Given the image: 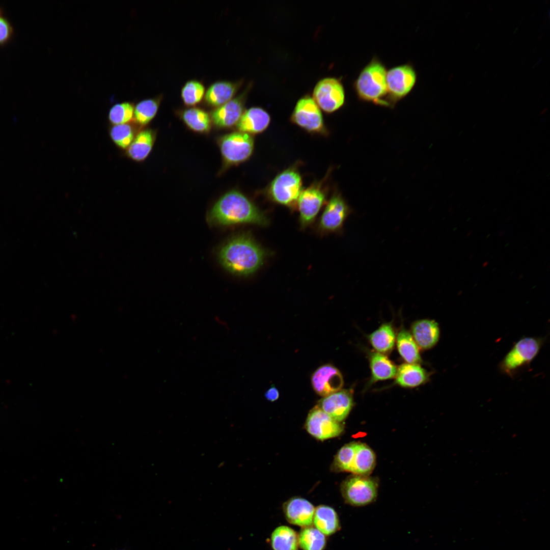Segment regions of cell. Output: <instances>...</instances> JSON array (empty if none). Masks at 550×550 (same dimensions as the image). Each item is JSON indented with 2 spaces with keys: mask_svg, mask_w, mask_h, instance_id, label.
<instances>
[{
  "mask_svg": "<svg viewBox=\"0 0 550 550\" xmlns=\"http://www.w3.org/2000/svg\"><path fill=\"white\" fill-rule=\"evenodd\" d=\"M161 96L147 98L134 105L133 121L139 126L148 125L156 115Z\"/></svg>",
  "mask_w": 550,
  "mask_h": 550,
  "instance_id": "f546056e",
  "label": "cell"
},
{
  "mask_svg": "<svg viewBox=\"0 0 550 550\" xmlns=\"http://www.w3.org/2000/svg\"><path fill=\"white\" fill-rule=\"evenodd\" d=\"M307 431L316 438L323 441L339 435L344 426L322 410L317 405L309 412L306 422Z\"/></svg>",
  "mask_w": 550,
  "mask_h": 550,
  "instance_id": "4fadbf2b",
  "label": "cell"
},
{
  "mask_svg": "<svg viewBox=\"0 0 550 550\" xmlns=\"http://www.w3.org/2000/svg\"><path fill=\"white\" fill-rule=\"evenodd\" d=\"M371 378L369 384L395 377L397 368L385 354L375 351L369 354Z\"/></svg>",
  "mask_w": 550,
  "mask_h": 550,
  "instance_id": "603a6c76",
  "label": "cell"
},
{
  "mask_svg": "<svg viewBox=\"0 0 550 550\" xmlns=\"http://www.w3.org/2000/svg\"><path fill=\"white\" fill-rule=\"evenodd\" d=\"M544 342L541 337H524L516 342L500 362V371L513 377L522 369L529 367L537 355Z\"/></svg>",
  "mask_w": 550,
  "mask_h": 550,
  "instance_id": "5b68a950",
  "label": "cell"
},
{
  "mask_svg": "<svg viewBox=\"0 0 550 550\" xmlns=\"http://www.w3.org/2000/svg\"><path fill=\"white\" fill-rule=\"evenodd\" d=\"M396 342L399 354L406 363L419 364L422 362L419 347L409 331L404 328L401 329L396 338Z\"/></svg>",
  "mask_w": 550,
  "mask_h": 550,
  "instance_id": "4316f807",
  "label": "cell"
},
{
  "mask_svg": "<svg viewBox=\"0 0 550 550\" xmlns=\"http://www.w3.org/2000/svg\"><path fill=\"white\" fill-rule=\"evenodd\" d=\"M137 133L136 127L131 122L114 125L109 129L111 140L118 147L123 150L127 149Z\"/></svg>",
  "mask_w": 550,
  "mask_h": 550,
  "instance_id": "1f68e13d",
  "label": "cell"
},
{
  "mask_svg": "<svg viewBox=\"0 0 550 550\" xmlns=\"http://www.w3.org/2000/svg\"><path fill=\"white\" fill-rule=\"evenodd\" d=\"M301 175L296 167H290L279 173L266 188L273 202L294 209L303 190Z\"/></svg>",
  "mask_w": 550,
  "mask_h": 550,
  "instance_id": "277c9868",
  "label": "cell"
},
{
  "mask_svg": "<svg viewBox=\"0 0 550 550\" xmlns=\"http://www.w3.org/2000/svg\"><path fill=\"white\" fill-rule=\"evenodd\" d=\"M290 121L309 133L327 134L321 109L310 95H304L297 101Z\"/></svg>",
  "mask_w": 550,
  "mask_h": 550,
  "instance_id": "9c48e42d",
  "label": "cell"
},
{
  "mask_svg": "<svg viewBox=\"0 0 550 550\" xmlns=\"http://www.w3.org/2000/svg\"><path fill=\"white\" fill-rule=\"evenodd\" d=\"M311 384L314 391L324 397L341 390L344 380L339 370L328 364L319 367L314 372Z\"/></svg>",
  "mask_w": 550,
  "mask_h": 550,
  "instance_id": "9a60e30c",
  "label": "cell"
},
{
  "mask_svg": "<svg viewBox=\"0 0 550 550\" xmlns=\"http://www.w3.org/2000/svg\"><path fill=\"white\" fill-rule=\"evenodd\" d=\"M249 85L241 94L221 106L216 107L210 114L212 122L219 128H227L236 125L244 111Z\"/></svg>",
  "mask_w": 550,
  "mask_h": 550,
  "instance_id": "5bb4252c",
  "label": "cell"
},
{
  "mask_svg": "<svg viewBox=\"0 0 550 550\" xmlns=\"http://www.w3.org/2000/svg\"><path fill=\"white\" fill-rule=\"evenodd\" d=\"M283 510L289 523L302 528L312 526L315 508L307 500L293 497L284 503Z\"/></svg>",
  "mask_w": 550,
  "mask_h": 550,
  "instance_id": "e0dca14e",
  "label": "cell"
},
{
  "mask_svg": "<svg viewBox=\"0 0 550 550\" xmlns=\"http://www.w3.org/2000/svg\"><path fill=\"white\" fill-rule=\"evenodd\" d=\"M312 98L320 109L326 113L335 112L345 102V91L342 81L334 77L321 79L314 88Z\"/></svg>",
  "mask_w": 550,
  "mask_h": 550,
  "instance_id": "8fae6325",
  "label": "cell"
},
{
  "mask_svg": "<svg viewBox=\"0 0 550 550\" xmlns=\"http://www.w3.org/2000/svg\"><path fill=\"white\" fill-rule=\"evenodd\" d=\"M376 457L373 451L366 444L356 442L355 451L350 472L368 476L373 470Z\"/></svg>",
  "mask_w": 550,
  "mask_h": 550,
  "instance_id": "d4e9b609",
  "label": "cell"
},
{
  "mask_svg": "<svg viewBox=\"0 0 550 550\" xmlns=\"http://www.w3.org/2000/svg\"><path fill=\"white\" fill-rule=\"evenodd\" d=\"M156 133L149 128L139 131L132 142L126 150L127 156L136 162L144 161L153 147Z\"/></svg>",
  "mask_w": 550,
  "mask_h": 550,
  "instance_id": "ffe728a7",
  "label": "cell"
},
{
  "mask_svg": "<svg viewBox=\"0 0 550 550\" xmlns=\"http://www.w3.org/2000/svg\"><path fill=\"white\" fill-rule=\"evenodd\" d=\"M546 111H547V108H545V109H544L542 110V111H541V113H540V115H543V114H544V113H545V112H546Z\"/></svg>",
  "mask_w": 550,
  "mask_h": 550,
  "instance_id": "74e56055",
  "label": "cell"
},
{
  "mask_svg": "<svg viewBox=\"0 0 550 550\" xmlns=\"http://www.w3.org/2000/svg\"><path fill=\"white\" fill-rule=\"evenodd\" d=\"M241 84V81H218L212 84L205 93L206 103L211 106H221L232 99Z\"/></svg>",
  "mask_w": 550,
  "mask_h": 550,
  "instance_id": "7402d4cb",
  "label": "cell"
},
{
  "mask_svg": "<svg viewBox=\"0 0 550 550\" xmlns=\"http://www.w3.org/2000/svg\"><path fill=\"white\" fill-rule=\"evenodd\" d=\"M265 398L270 401L277 400L279 397L278 389L274 386L270 387L265 393Z\"/></svg>",
  "mask_w": 550,
  "mask_h": 550,
  "instance_id": "8d00e7d4",
  "label": "cell"
},
{
  "mask_svg": "<svg viewBox=\"0 0 550 550\" xmlns=\"http://www.w3.org/2000/svg\"><path fill=\"white\" fill-rule=\"evenodd\" d=\"M326 177L319 181L312 183L303 189L297 201L296 208L299 212L300 227L305 228L312 224L318 213L326 201L327 187L325 185Z\"/></svg>",
  "mask_w": 550,
  "mask_h": 550,
  "instance_id": "ba28073f",
  "label": "cell"
},
{
  "mask_svg": "<svg viewBox=\"0 0 550 550\" xmlns=\"http://www.w3.org/2000/svg\"><path fill=\"white\" fill-rule=\"evenodd\" d=\"M223 159L227 166H236L248 160L254 149L253 135L236 131L223 135L217 140Z\"/></svg>",
  "mask_w": 550,
  "mask_h": 550,
  "instance_id": "8992f818",
  "label": "cell"
},
{
  "mask_svg": "<svg viewBox=\"0 0 550 550\" xmlns=\"http://www.w3.org/2000/svg\"><path fill=\"white\" fill-rule=\"evenodd\" d=\"M429 379L427 371L418 364L404 363L397 368L394 384L403 388H415Z\"/></svg>",
  "mask_w": 550,
  "mask_h": 550,
  "instance_id": "44dd1931",
  "label": "cell"
},
{
  "mask_svg": "<svg viewBox=\"0 0 550 550\" xmlns=\"http://www.w3.org/2000/svg\"><path fill=\"white\" fill-rule=\"evenodd\" d=\"M313 522L315 527L326 536L336 533L341 528L340 519L335 510L324 505H320L315 508Z\"/></svg>",
  "mask_w": 550,
  "mask_h": 550,
  "instance_id": "cb8c5ba5",
  "label": "cell"
},
{
  "mask_svg": "<svg viewBox=\"0 0 550 550\" xmlns=\"http://www.w3.org/2000/svg\"><path fill=\"white\" fill-rule=\"evenodd\" d=\"M396 334L391 323H385L370 334L368 340L376 352L384 354L391 352L396 342Z\"/></svg>",
  "mask_w": 550,
  "mask_h": 550,
  "instance_id": "484cf974",
  "label": "cell"
},
{
  "mask_svg": "<svg viewBox=\"0 0 550 550\" xmlns=\"http://www.w3.org/2000/svg\"><path fill=\"white\" fill-rule=\"evenodd\" d=\"M206 221L211 227L269 224L266 214L241 191L232 189L221 196L209 210Z\"/></svg>",
  "mask_w": 550,
  "mask_h": 550,
  "instance_id": "7a4b0ae2",
  "label": "cell"
},
{
  "mask_svg": "<svg viewBox=\"0 0 550 550\" xmlns=\"http://www.w3.org/2000/svg\"><path fill=\"white\" fill-rule=\"evenodd\" d=\"M134 103L123 101L114 104L108 113V120L113 125L130 123L133 121Z\"/></svg>",
  "mask_w": 550,
  "mask_h": 550,
  "instance_id": "d6a6232c",
  "label": "cell"
},
{
  "mask_svg": "<svg viewBox=\"0 0 550 550\" xmlns=\"http://www.w3.org/2000/svg\"><path fill=\"white\" fill-rule=\"evenodd\" d=\"M387 71L382 61L377 57H374L362 69L353 84L359 100L388 106L386 102Z\"/></svg>",
  "mask_w": 550,
  "mask_h": 550,
  "instance_id": "3957f363",
  "label": "cell"
},
{
  "mask_svg": "<svg viewBox=\"0 0 550 550\" xmlns=\"http://www.w3.org/2000/svg\"><path fill=\"white\" fill-rule=\"evenodd\" d=\"M356 442H351L343 446L338 452L332 464L336 472H349L354 456Z\"/></svg>",
  "mask_w": 550,
  "mask_h": 550,
  "instance_id": "836d02e7",
  "label": "cell"
},
{
  "mask_svg": "<svg viewBox=\"0 0 550 550\" xmlns=\"http://www.w3.org/2000/svg\"><path fill=\"white\" fill-rule=\"evenodd\" d=\"M180 117L186 125L191 130L200 133H207L211 128L212 121L206 111L197 107H191L183 111Z\"/></svg>",
  "mask_w": 550,
  "mask_h": 550,
  "instance_id": "83f0119b",
  "label": "cell"
},
{
  "mask_svg": "<svg viewBox=\"0 0 550 550\" xmlns=\"http://www.w3.org/2000/svg\"><path fill=\"white\" fill-rule=\"evenodd\" d=\"M345 502L355 507L364 506L375 501L377 496V483L368 476L353 474L347 477L341 486Z\"/></svg>",
  "mask_w": 550,
  "mask_h": 550,
  "instance_id": "30bf717a",
  "label": "cell"
},
{
  "mask_svg": "<svg viewBox=\"0 0 550 550\" xmlns=\"http://www.w3.org/2000/svg\"><path fill=\"white\" fill-rule=\"evenodd\" d=\"M12 28L9 21L0 15V45L6 42L11 37Z\"/></svg>",
  "mask_w": 550,
  "mask_h": 550,
  "instance_id": "d590c367",
  "label": "cell"
},
{
  "mask_svg": "<svg viewBox=\"0 0 550 550\" xmlns=\"http://www.w3.org/2000/svg\"><path fill=\"white\" fill-rule=\"evenodd\" d=\"M411 332L418 347L424 350L431 349L435 346L440 337L438 324L432 319L416 321L412 324Z\"/></svg>",
  "mask_w": 550,
  "mask_h": 550,
  "instance_id": "d6986e66",
  "label": "cell"
},
{
  "mask_svg": "<svg viewBox=\"0 0 550 550\" xmlns=\"http://www.w3.org/2000/svg\"><path fill=\"white\" fill-rule=\"evenodd\" d=\"M205 94L203 85L196 80L187 81L181 90V97L184 103L187 106H194L199 103Z\"/></svg>",
  "mask_w": 550,
  "mask_h": 550,
  "instance_id": "e575fe53",
  "label": "cell"
},
{
  "mask_svg": "<svg viewBox=\"0 0 550 550\" xmlns=\"http://www.w3.org/2000/svg\"><path fill=\"white\" fill-rule=\"evenodd\" d=\"M267 256L268 252L251 234L244 232L229 238L217 252L221 266L232 274L242 277L256 272Z\"/></svg>",
  "mask_w": 550,
  "mask_h": 550,
  "instance_id": "6da1fadb",
  "label": "cell"
},
{
  "mask_svg": "<svg viewBox=\"0 0 550 550\" xmlns=\"http://www.w3.org/2000/svg\"><path fill=\"white\" fill-rule=\"evenodd\" d=\"M273 550H298V537L291 528L281 526L276 528L270 537Z\"/></svg>",
  "mask_w": 550,
  "mask_h": 550,
  "instance_id": "f1b7e54d",
  "label": "cell"
},
{
  "mask_svg": "<svg viewBox=\"0 0 550 550\" xmlns=\"http://www.w3.org/2000/svg\"><path fill=\"white\" fill-rule=\"evenodd\" d=\"M417 79L416 71L410 63L398 65L387 70L386 102L388 106L395 105L409 94Z\"/></svg>",
  "mask_w": 550,
  "mask_h": 550,
  "instance_id": "52a82bcc",
  "label": "cell"
},
{
  "mask_svg": "<svg viewBox=\"0 0 550 550\" xmlns=\"http://www.w3.org/2000/svg\"><path fill=\"white\" fill-rule=\"evenodd\" d=\"M317 405L334 420L341 422L349 414L353 405L351 389H343L323 397Z\"/></svg>",
  "mask_w": 550,
  "mask_h": 550,
  "instance_id": "2e32d148",
  "label": "cell"
},
{
  "mask_svg": "<svg viewBox=\"0 0 550 550\" xmlns=\"http://www.w3.org/2000/svg\"><path fill=\"white\" fill-rule=\"evenodd\" d=\"M270 120L267 111L255 106L244 111L236 126L239 131L253 135L264 132L268 127Z\"/></svg>",
  "mask_w": 550,
  "mask_h": 550,
  "instance_id": "ac0fdd59",
  "label": "cell"
},
{
  "mask_svg": "<svg viewBox=\"0 0 550 550\" xmlns=\"http://www.w3.org/2000/svg\"><path fill=\"white\" fill-rule=\"evenodd\" d=\"M298 537L299 547L302 550H324L326 544L325 535L315 527H304Z\"/></svg>",
  "mask_w": 550,
  "mask_h": 550,
  "instance_id": "4dcf8cb0",
  "label": "cell"
},
{
  "mask_svg": "<svg viewBox=\"0 0 550 550\" xmlns=\"http://www.w3.org/2000/svg\"><path fill=\"white\" fill-rule=\"evenodd\" d=\"M350 213V209L341 194L334 193L319 218L318 230L321 233L341 232Z\"/></svg>",
  "mask_w": 550,
  "mask_h": 550,
  "instance_id": "7c38bea8",
  "label": "cell"
}]
</instances>
